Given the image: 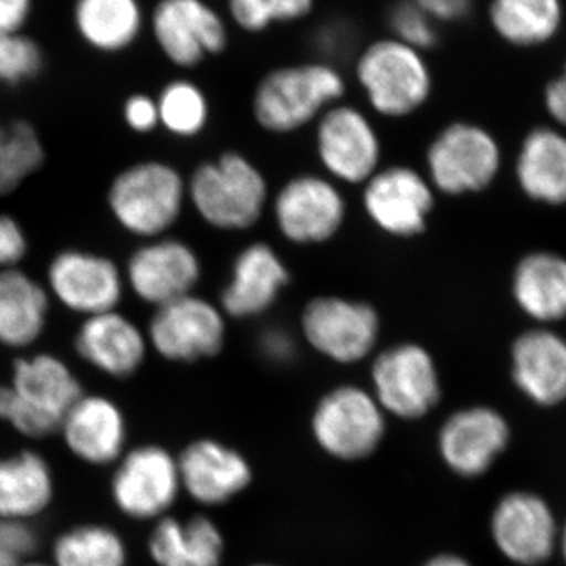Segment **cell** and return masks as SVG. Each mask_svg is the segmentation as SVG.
<instances>
[{
	"label": "cell",
	"mask_w": 566,
	"mask_h": 566,
	"mask_svg": "<svg viewBox=\"0 0 566 566\" xmlns=\"http://www.w3.org/2000/svg\"><path fill=\"white\" fill-rule=\"evenodd\" d=\"M348 84L342 71L326 61L289 63L266 71L253 88V122L264 133L286 136L301 132L337 103Z\"/></svg>",
	"instance_id": "obj_1"
},
{
	"label": "cell",
	"mask_w": 566,
	"mask_h": 566,
	"mask_svg": "<svg viewBox=\"0 0 566 566\" xmlns=\"http://www.w3.org/2000/svg\"><path fill=\"white\" fill-rule=\"evenodd\" d=\"M82 395L80 379L55 354L18 357L10 382L0 385V420L25 438L46 439Z\"/></svg>",
	"instance_id": "obj_2"
},
{
	"label": "cell",
	"mask_w": 566,
	"mask_h": 566,
	"mask_svg": "<svg viewBox=\"0 0 566 566\" xmlns=\"http://www.w3.org/2000/svg\"><path fill=\"white\" fill-rule=\"evenodd\" d=\"M188 181V203L211 229L248 232L270 207V182L241 151L226 150L200 163Z\"/></svg>",
	"instance_id": "obj_3"
},
{
	"label": "cell",
	"mask_w": 566,
	"mask_h": 566,
	"mask_svg": "<svg viewBox=\"0 0 566 566\" xmlns=\"http://www.w3.org/2000/svg\"><path fill=\"white\" fill-rule=\"evenodd\" d=\"M106 203L123 232L155 240L180 222L188 205V181L172 164L145 159L115 175Z\"/></svg>",
	"instance_id": "obj_4"
},
{
	"label": "cell",
	"mask_w": 566,
	"mask_h": 566,
	"mask_svg": "<svg viewBox=\"0 0 566 566\" xmlns=\"http://www.w3.org/2000/svg\"><path fill=\"white\" fill-rule=\"evenodd\" d=\"M354 77L379 117L403 120L430 102L433 71L424 52L387 35L370 41L354 59Z\"/></svg>",
	"instance_id": "obj_5"
},
{
	"label": "cell",
	"mask_w": 566,
	"mask_h": 566,
	"mask_svg": "<svg viewBox=\"0 0 566 566\" xmlns=\"http://www.w3.org/2000/svg\"><path fill=\"white\" fill-rule=\"evenodd\" d=\"M301 337L324 359L354 365L375 354L381 338V315L374 304L338 294H318L300 315Z\"/></svg>",
	"instance_id": "obj_6"
},
{
	"label": "cell",
	"mask_w": 566,
	"mask_h": 566,
	"mask_svg": "<svg viewBox=\"0 0 566 566\" xmlns=\"http://www.w3.org/2000/svg\"><path fill=\"white\" fill-rule=\"evenodd\" d=\"M145 334L150 349L161 359L196 364L223 352L229 318L218 303L192 293L153 308Z\"/></svg>",
	"instance_id": "obj_7"
},
{
	"label": "cell",
	"mask_w": 566,
	"mask_h": 566,
	"mask_svg": "<svg viewBox=\"0 0 566 566\" xmlns=\"http://www.w3.org/2000/svg\"><path fill=\"white\" fill-rule=\"evenodd\" d=\"M275 229L286 243L319 245L333 241L348 218L346 197L326 175L289 178L270 202Z\"/></svg>",
	"instance_id": "obj_8"
},
{
	"label": "cell",
	"mask_w": 566,
	"mask_h": 566,
	"mask_svg": "<svg viewBox=\"0 0 566 566\" xmlns=\"http://www.w3.org/2000/svg\"><path fill=\"white\" fill-rule=\"evenodd\" d=\"M315 153L324 175L337 185L363 188L382 167L381 136L353 104L337 103L316 120Z\"/></svg>",
	"instance_id": "obj_9"
},
{
	"label": "cell",
	"mask_w": 566,
	"mask_h": 566,
	"mask_svg": "<svg viewBox=\"0 0 566 566\" xmlns=\"http://www.w3.org/2000/svg\"><path fill=\"white\" fill-rule=\"evenodd\" d=\"M386 416L370 390L338 386L316 405L312 431L327 455L342 461L365 460L385 439Z\"/></svg>",
	"instance_id": "obj_10"
},
{
	"label": "cell",
	"mask_w": 566,
	"mask_h": 566,
	"mask_svg": "<svg viewBox=\"0 0 566 566\" xmlns=\"http://www.w3.org/2000/svg\"><path fill=\"white\" fill-rule=\"evenodd\" d=\"M370 378L376 401L397 419H420L441 400L433 356L416 342H400L376 353Z\"/></svg>",
	"instance_id": "obj_11"
},
{
	"label": "cell",
	"mask_w": 566,
	"mask_h": 566,
	"mask_svg": "<svg viewBox=\"0 0 566 566\" xmlns=\"http://www.w3.org/2000/svg\"><path fill=\"white\" fill-rule=\"evenodd\" d=\"M153 39L174 66L193 70L229 50L230 22L208 0H159Z\"/></svg>",
	"instance_id": "obj_12"
},
{
	"label": "cell",
	"mask_w": 566,
	"mask_h": 566,
	"mask_svg": "<svg viewBox=\"0 0 566 566\" xmlns=\"http://www.w3.org/2000/svg\"><path fill=\"white\" fill-rule=\"evenodd\" d=\"M44 285L52 301L82 318L120 307L125 273L115 260L85 249H63L48 263Z\"/></svg>",
	"instance_id": "obj_13"
},
{
	"label": "cell",
	"mask_w": 566,
	"mask_h": 566,
	"mask_svg": "<svg viewBox=\"0 0 566 566\" xmlns=\"http://www.w3.org/2000/svg\"><path fill=\"white\" fill-rule=\"evenodd\" d=\"M424 163L434 191L463 196L491 185L501 166V151L485 129L455 122L428 145Z\"/></svg>",
	"instance_id": "obj_14"
},
{
	"label": "cell",
	"mask_w": 566,
	"mask_h": 566,
	"mask_svg": "<svg viewBox=\"0 0 566 566\" xmlns=\"http://www.w3.org/2000/svg\"><path fill=\"white\" fill-rule=\"evenodd\" d=\"M123 273L126 290L156 308L196 293L203 279V262L188 241L166 234L134 249Z\"/></svg>",
	"instance_id": "obj_15"
},
{
	"label": "cell",
	"mask_w": 566,
	"mask_h": 566,
	"mask_svg": "<svg viewBox=\"0 0 566 566\" xmlns=\"http://www.w3.org/2000/svg\"><path fill=\"white\" fill-rule=\"evenodd\" d=\"M360 202L379 232L397 240H411L427 230L436 191L415 167L392 164L382 166L365 182Z\"/></svg>",
	"instance_id": "obj_16"
},
{
	"label": "cell",
	"mask_w": 566,
	"mask_h": 566,
	"mask_svg": "<svg viewBox=\"0 0 566 566\" xmlns=\"http://www.w3.org/2000/svg\"><path fill=\"white\" fill-rule=\"evenodd\" d=\"M181 491L178 460L161 446H140L125 452L111 480L115 506L136 521L161 520Z\"/></svg>",
	"instance_id": "obj_17"
},
{
	"label": "cell",
	"mask_w": 566,
	"mask_h": 566,
	"mask_svg": "<svg viewBox=\"0 0 566 566\" xmlns=\"http://www.w3.org/2000/svg\"><path fill=\"white\" fill-rule=\"evenodd\" d=\"M290 283L292 273L285 260L273 245L255 241L234 256L218 304L229 319L260 318L279 303Z\"/></svg>",
	"instance_id": "obj_18"
},
{
	"label": "cell",
	"mask_w": 566,
	"mask_h": 566,
	"mask_svg": "<svg viewBox=\"0 0 566 566\" xmlns=\"http://www.w3.org/2000/svg\"><path fill=\"white\" fill-rule=\"evenodd\" d=\"M73 346L85 364L114 379L136 375L150 352L145 327L120 308L82 318Z\"/></svg>",
	"instance_id": "obj_19"
},
{
	"label": "cell",
	"mask_w": 566,
	"mask_h": 566,
	"mask_svg": "<svg viewBox=\"0 0 566 566\" xmlns=\"http://www.w3.org/2000/svg\"><path fill=\"white\" fill-rule=\"evenodd\" d=\"M495 546L509 560L524 566L543 564L557 543L553 512L532 493L506 494L491 517Z\"/></svg>",
	"instance_id": "obj_20"
},
{
	"label": "cell",
	"mask_w": 566,
	"mask_h": 566,
	"mask_svg": "<svg viewBox=\"0 0 566 566\" xmlns=\"http://www.w3.org/2000/svg\"><path fill=\"white\" fill-rule=\"evenodd\" d=\"M509 442V423L486 406L461 409L450 416L439 431L442 460L464 479L485 474Z\"/></svg>",
	"instance_id": "obj_21"
},
{
	"label": "cell",
	"mask_w": 566,
	"mask_h": 566,
	"mask_svg": "<svg viewBox=\"0 0 566 566\" xmlns=\"http://www.w3.org/2000/svg\"><path fill=\"white\" fill-rule=\"evenodd\" d=\"M71 455L88 465L117 464L126 452L128 427L120 406L104 395H82L66 416L61 430Z\"/></svg>",
	"instance_id": "obj_22"
},
{
	"label": "cell",
	"mask_w": 566,
	"mask_h": 566,
	"mask_svg": "<svg viewBox=\"0 0 566 566\" xmlns=\"http://www.w3.org/2000/svg\"><path fill=\"white\" fill-rule=\"evenodd\" d=\"M177 460L181 490L202 505L227 504L252 482L248 460L237 450L212 439L192 442Z\"/></svg>",
	"instance_id": "obj_23"
},
{
	"label": "cell",
	"mask_w": 566,
	"mask_h": 566,
	"mask_svg": "<svg viewBox=\"0 0 566 566\" xmlns=\"http://www.w3.org/2000/svg\"><path fill=\"white\" fill-rule=\"evenodd\" d=\"M46 285L21 266L0 271V345L28 349L43 337L51 314Z\"/></svg>",
	"instance_id": "obj_24"
},
{
	"label": "cell",
	"mask_w": 566,
	"mask_h": 566,
	"mask_svg": "<svg viewBox=\"0 0 566 566\" xmlns=\"http://www.w3.org/2000/svg\"><path fill=\"white\" fill-rule=\"evenodd\" d=\"M513 381L536 405L566 398V342L551 331H528L513 344Z\"/></svg>",
	"instance_id": "obj_25"
},
{
	"label": "cell",
	"mask_w": 566,
	"mask_h": 566,
	"mask_svg": "<svg viewBox=\"0 0 566 566\" xmlns=\"http://www.w3.org/2000/svg\"><path fill=\"white\" fill-rule=\"evenodd\" d=\"M54 495V472L39 452L0 458V520L28 524L50 509Z\"/></svg>",
	"instance_id": "obj_26"
},
{
	"label": "cell",
	"mask_w": 566,
	"mask_h": 566,
	"mask_svg": "<svg viewBox=\"0 0 566 566\" xmlns=\"http://www.w3.org/2000/svg\"><path fill=\"white\" fill-rule=\"evenodd\" d=\"M486 21L499 40L516 50H536L558 39L565 0H488Z\"/></svg>",
	"instance_id": "obj_27"
},
{
	"label": "cell",
	"mask_w": 566,
	"mask_h": 566,
	"mask_svg": "<svg viewBox=\"0 0 566 566\" xmlns=\"http://www.w3.org/2000/svg\"><path fill=\"white\" fill-rule=\"evenodd\" d=\"M222 532L202 515L191 520L164 516L148 538V554L158 566H221Z\"/></svg>",
	"instance_id": "obj_28"
},
{
	"label": "cell",
	"mask_w": 566,
	"mask_h": 566,
	"mask_svg": "<svg viewBox=\"0 0 566 566\" xmlns=\"http://www.w3.org/2000/svg\"><path fill=\"white\" fill-rule=\"evenodd\" d=\"M73 17L81 39L107 54L132 48L145 25L139 0H76Z\"/></svg>",
	"instance_id": "obj_29"
},
{
	"label": "cell",
	"mask_w": 566,
	"mask_h": 566,
	"mask_svg": "<svg viewBox=\"0 0 566 566\" xmlns=\"http://www.w3.org/2000/svg\"><path fill=\"white\" fill-rule=\"evenodd\" d=\"M513 293L521 308L538 322L566 318V260L547 252L524 256L516 266Z\"/></svg>",
	"instance_id": "obj_30"
},
{
	"label": "cell",
	"mask_w": 566,
	"mask_h": 566,
	"mask_svg": "<svg viewBox=\"0 0 566 566\" xmlns=\"http://www.w3.org/2000/svg\"><path fill=\"white\" fill-rule=\"evenodd\" d=\"M521 188L538 202L566 203V137L553 129H535L517 159Z\"/></svg>",
	"instance_id": "obj_31"
},
{
	"label": "cell",
	"mask_w": 566,
	"mask_h": 566,
	"mask_svg": "<svg viewBox=\"0 0 566 566\" xmlns=\"http://www.w3.org/2000/svg\"><path fill=\"white\" fill-rule=\"evenodd\" d=\"M128 557L122 535L98 523L70 527L52 545L54 566H128Z\"/></svg>",
	"instance_id": "obj_32"
},
{
	"label": "cell",
	"mask_w": 566,
	"mask_h": 566,
	"mask_svg": "<svg viewBox=\"0 0 566 566\" xmlns=\"http://www.w3.org/2000/svg\"><path fill=\"white\" fill-rule=\"evenodd\" d=\"M159 126L178 139H196L208 128L211 118L210 99L191 80H174L156 96Z\"/></svg>",
	"instance_id": "obj_33"
},
{
	"label": "cell",
	"mask_w": 566,
	"mask_h": 566,
	"mask_svg": "<svg viewBox=\"0 0 566 566\" xmlns=\"http://www.w3.org/2000/svg\"><path fill=\"white\" fill-rule=\"evenodd\" d=\"M46 161V148L35 126L25 120L7 126V139L0 148V197L13 193L39 172Z\"/></svg>",
	"instance_id": "obj_34"
},
{
	"label": "cell",
	"mask_w": 566,
	"mask_h": 566,
	"mask_svg": "<svg viewBox=\"0 0 566 566\" xmlns=\"http://www.w3.org/2000/svg\"><path fill=\"white\" fill-rule=\"evenodd\" d=\"M316 0H227V20L249 35L279 24L304 21L314 13Z\"/></svg>",
	"instance_id": "obj_35"
},
{
	"label": "cell",
	"mask_w": 566,
	"mask_h": 566,
	"mask_svg": "<svg viewBox=\"0 0 566 566\" xmlns=\"http://www.w3.org/2000/svg\"><path fill=\"white\" fill-rule=\"evenodd\" d=\"M386 20L390 36L424 54L433 51L441 40L438 25L417 7L415 0H395Z\"/></svg>",
	"instance_id": "obj_36"
},
{
	"label": "cell",
	"mask_w": 566,
	"mask_h": 566,
	"mask_svg": "<svg viewBox=\"0 0 566 566\" xmlns=\"http://www.w3.org/2000/svg\"><path fill=\"white\" fill-rule=\"evenodd\" d=\"M44 66L43 51L24 33H0V82L18 85L39 76Z\"/></svg>",
	"instance_id": "obj_37"
},
{
	"label": "cell",
	"mask_w": 566,
	"mask_h": 566,
	"mask_svg": "<svg viewBox=\"0 0 566 566\" xmlns=\"http://www.w3.org/2000/svg\"><path fill=\"white\" fill-rule=\"evenodd\" d=\"M35 547L36 536L28 524L0 520V566H20Z\"/></svg>",
	"instance_id": "obj_38"
},
{
	"label": "cell",
	"mask_w": 566,
	"mask_h": 566,
	"mask_svg": "<svg viewBox=\"0 0 566 566\" xmlns=\"http://www.w3.org/2000/svg\"><path fill=\"white\" fill-rule=\"evenodd\" d=\"M29 253L24 227L13 216L0 212V271L21 266Z\"/></svg>",
	"instance_id": "obj_39"
},
{
	"label": "cell",
	"mask_w": 566,
	"mask_h": 566,
	"mask_svg": "<svg viewBox=\"0 0 566 566\" xmlns=\"http://www.w3.org/2000/svg\"><path fill=\"white\" fill-rule=\"evenodd\" d=\"M126 126L136 134H150L159 128V112L156 98L136 93L123 104Z\"/></svg>",
	"instance_id": "obj_40"
},
{
	"label": "cell",
	"mask_w": 566,
	"mask_h": 566,
	"mask_svg": "<svg viewBox=\"0 0 566 566\" xmlns=\"http://www.w3.org/2000/svg\"><path fill=\"white\" fill-rule=\"evenodd\" d=\"M415 2L438 28L461 24L474 13V0H415Z\"/></svg>",
	"instance_id": "obj_41"
},
{
	"label": "cell",
	"mask_w": 566,
	"mask_h": 566,
	"mask_svg": "<svg viewBox=\"0 0 566 566\" xmlns=\"http://www.w3.org/2000/svg\"><path fill=\"white\" fill-rule=\"evenodd\" d=\"M262 352L273 360H289L296 354V338L289 331L275 327L266 331L260 338Z\"/></svg>",
	"instance_id": "obj_42"
},
{
	"label": "cell",
	"mask_w": 566,
	"mask_h": 566,
	"mask_svg": "<svg viewBox=\"0 0 566 566\" xmlns=\"http://www.w3.org/2000/svg\"><path fill=\"white\" fill-rule=\"evenodd\" d=\"M32 13V0H0V33H20Z\"/></svg>",
	"instance_id": "obj_43"
},
{
	"label": "cell",
	"mask_w": 566,
	"mask_h": 566,
	"mask_svg": "<svg viewBox=\"0 0 566 566\" xmlns=\"http://www.w3.org/2000/svg\"><path fill=\"white\" fill-rule=\"evenodd\" d=\"M545 104L551 117L566 126V62L560 73L546 85Z\"/></svg>",
	"instance_id": "obj_44"
},
{
	"label": "cell",
	"mask_w": 566,
	"mask_h": 566,
	"mask_svg": "<svg viewBox=\"0 0 566 566\" xmlns=\"http://www.w3.org/2000/svg\"><path fill=\"white\" fill-rule=\"evenodd\" d=\"M423 566H472L465 558L453 554H441L428 560Z\"/></svg>",
	"instance_id": "obj_45"
},
{
	"label": "cell",
	"mask_w": 566,
	"mask_h": 566,
	"mask_svg": "<svg viewBox=\"0 0 566 566\" xmlns=\"http://www.w3.org/2000/svg\"><path fill=\"white\" fill-rule=\"evenodd\" d=\"M7 139V126H3L2 123H0V148L3 147V144H6Z\"/></svg>",
	"instance_id": "obj_46"
},
{
	"label": "cell",
	"mask_w": 566,
	"mask_h": 566,
	"mask_svg": "<svg viewBox=\"0 0 566 566\" xmlns=\"http://www.w3.org/2000/svg\"><path fill=\"white\" fill-rule=\"evenodd\" d=\"M20 566H54V565L43 564V562L25 560V562H22V564Z\"/></svg>",
	"instance_id": "obj_47"
},
{
	"label": "cell",
	"mask_w": 566,
	"mask_h": 566,
	"mask_svg": "<svg viewBox=\"0 0 566 566\" xmlns=\"http://www.w3.org/2000/svg\"><path fill=\"white\" fill-rule=\"evenodd\" d=\"M560 545H562V554H564V558L566 562V526L564 528V534H562Z\"/></svg>",
	"instance_id": "obj_48"
},
{
	"label": "cell",
	"mask_w": 566,
	"mask_h": 566,
	"mask_svg": "<svg viewBox=\"0 0 566 566\" xmlns=\"http://www.w3.org/2000/svg\"><path fill=\"white\" fill-rule=\"evenodd\" d=\"M253 566H275V565H253Z\"/></svg>",
	"instance_id": "obj_49"
}]
</instances>
